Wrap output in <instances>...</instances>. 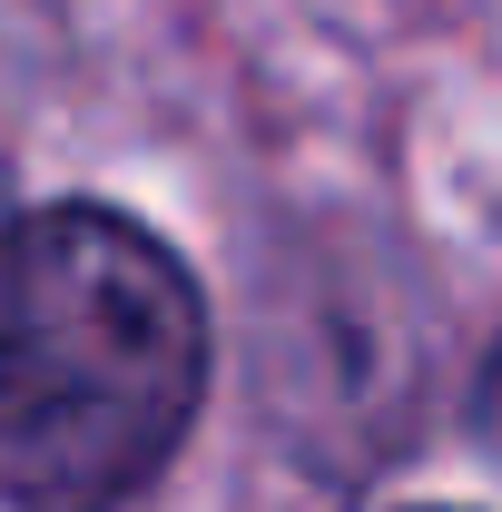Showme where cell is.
<instances>
[{
    "mask_svg": "<svg viewBox=\"0 0 502 512\" xmlns=\"http://www.w3.org/2000/svg\"><path fill=\"white\" fill-rule=\"evenodd\" d=\"M207 394V306L178 247L119 207L20 227L0 306V503L119 512L168 473Z\"/></svg>",
    "mask_w": 502,
    "mask_h": 512,
    "instance_id": "1",
    "label": "cell"
},
{
    "mask_svg": "<svg viewBox=\"0 0 502 512\" xmlns=\"http://www.w3.org/2000/svg\"><path fill=\"white\" fill-rule=\"evenodd\" d=\"M473 424H483V444L502 453V345H493V365H483V384H473Z\"/></svg>",
    "mask_w": 502,
    "mask_h": 512,
    "instance_id": "2",
    "label": "cell"
},
{
    "mask_svg": "<svg viewBox=\"0 0 502 512\" xmlns=\"http://www.w3.org/2000/svg\"><path fill=\"white\" fill-rule=\"evenodd\" d=\"M20 207H10V168H0V306H10V266H20Z\"/></svg>",
    "mask_w": 502,
    "mask_h": 512,
    "instance_id": "3",
    "label": "cell"
}]
</instances>
